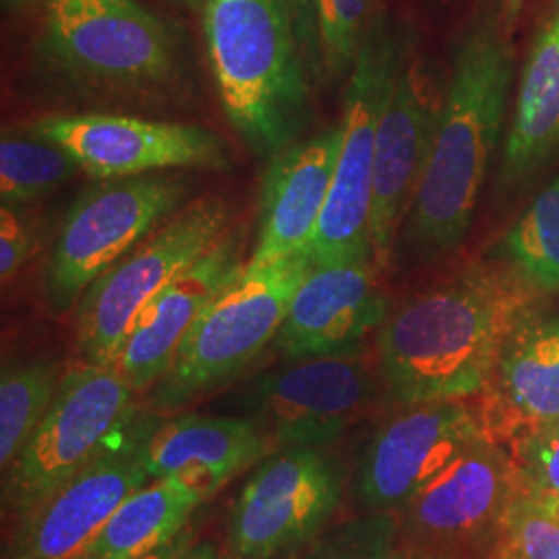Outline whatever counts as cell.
Listing matches in <instances>:
<instances>
[{
    "instance_id": "6da1fadb",
    "label": "cell",
    "mask_w": 559,
    "mask_h": 559,
    "mask_svg": "<svg viewBox=\"0 0 559 559\" xmlns=\"http://www.w3.org/2000/svg\"><path fill=\"white\" fill-rule=\"evenodd\" d=\"M545 293L506 260L477 261L388 313L378 371L399 404L477 399Z\"/></svg>"
},
{
    "instance_id": "7a4b0ae2",
    "label": "cell",
    "mask_w": 559,
    "mask_h": 559,
    "mask_svg": "<svg viewBox=\"0 0 559 559\" xmlns=\"http://www.w3.org/2000/svg\"><path fill=\"white\" fill-rule=\"evenodd\" d=\"M512 80L514 52L498 21H473L456 46L433 150L404 222L402 242L420 260L440 258L466 237L500 143Z\"/></svg>"
},
{
    "instance_id": "3957f363",
    "label": "cell",
    "mask_w": 559,
    "mask_h": 559,
    "mask_svg": "<svg viewBox=\"0 0 559 559\" xmlns=\"http://www.w3.org/2000/svg\"><path fill=\"white\" fill-rule=\"evenodd\" d=\"M205 44L222 106L245 143L274 156L307 120V67L284 0H205Z\"/></svg>"
},
{
    "instance_id": "277c9868",
    "label": "cell",
    "mask_w": 559,
    "mask_h": 559,
    "mask_svg": "<svg viewBox=\"0 0 559 559\" xmlns=\"http://www.w3.org/2000/svg\"><path fill=\"white\" fill-rule=\"evenodd\" d=\"M41 57L73 87L158 98L180 78L179 40L138 0H46Z\"/></svg>"
},
{
    "instance_id": "5b68a950",
    "label": "cell",
    "mask_w": 559,
    "mask_h": 559,
    "mask_svg": "<svg viewBox=\"0 0 559 559\" xmlns=\"http://www.w3.org/2000/svg\"><path fill=\"white\" fill-rule=\"evenodd\" d=\"M309 267V251L263 267L245 263L182 340L170 369L152 388V406L177 411L239 378L278 336Z\"/></svg>"
},
{
    "instance_id": "8992f818",
    "label": "cell",
    "mask_w": 559,
    "mask_h": 559,
    "mask_svg": "<svg viewBox=\"0 0 559 559\" xmlns=\"http://www.w3.org/2000/svg\"><path fill=\"white\" fill-rule=\"evenodd\" d=\"M135 390L117 365L69 369L40 425L2 471V508L25 519L106 450L133 413Z\"/></svg>"
},
{
    "instance_id": "52a82bcc",
    "label": "cell",
    "mask_w": 559,
    "mask_h": 559,
    "mask_svg": "<svg viewBox=\"0 0 559 559\" xmlns=\"http://www.w3.org/2000/svg\"><path fill=\"white\" fill-rule=\"evenodd\" d=\"M406 40L383 17H376L348 75L340 147L330 198L309 247L311 263L371 255L373 168L381 112L392 92Z\"/></svg>"
},
{
    "instance_id": "ba28073f",
    "label": "cell",
    "mask_w": 559,
    "mask_h": 559,
    "mask_svg": "<svg viewBox=\"0 0 559 559\" xmlns=\"http://www.w3.org/2000/svg\"><path fill=\"white\" fill-rule=\"evenodd\" d=\"M228 218L224 198L201 195L108 267L75 309L83 359L115 365L145 305L226 237Z\"/></svg>"
},
{
    "instance_id": "9c48e42d",
    "label": "cell",
    "mask_w": 559,
    "mask_h": 559,
    "mask_svg": "<svg viewBox=\"0 0 559 559\" xmlns=\"http://www.w3.org/2000/svg\"><path fill=\"white\" fill-rule=\"evenodd\" d=\"M189 193V179L173 170L106 179L85 189L64 216L46 267L50 309L62 316L78 307L85 290L170 221Z\"/></svg>"
},
{
    "instance_id": "30bf717a",
    "label": "cell",
    "mask_w": 559,
    "mask_h": 559,
    "mask_svg": "<svg viewBox=\"0 0 559 559\" xmlns=\"http://www.w3.org/2000/svg\"><path fill=\"white\" fill-rule=\"evenodd\" d=\"M346 466L330 445L267 454L235 501L228 545L237 559H280L320 537L338 514Z\"/></svg>"
},
{
    "instance_id": "8fae6325",
    "label": "cell",
    "mask_w": 559,
    "mask_h": 559,
    "mask_svg": "<svg viewBox=\"0 0 559 559\" xmlns=\"http://www.w3.org/2000/svg\"><path fill=\"white\" fill-rule=\"evenodd\" d=\"M378 378L362 353L293 359L249 381L235 406L278 448L332 445L373 404Z\"/></svg>"
},
{
    "instance_id": "7c38bea8",
    "label": "cell",
    "mask_w": 559,
    "mask_h": 559,
    "mask_svg": "<svg viewBox=\"0 0 559 559\" xmlns=\"http://www.w3.org/2000/svg\"><path fill=\"white\" fill-rule=\"evenodd\" d=\"M520 498L508 448L483 436L400 510L404 545L460 559L487 558L501 520Z\"/></svg>"
},
{
    "instance_id": "4fadbf2b",
    "label": "cell",
    "mask_w": 559,
    "mask_h": 559,
    "mask_svg": "<svg viewBox=\"0 0 559 559\" xmlns=\"http://www.w3.org/2000/svg\"><path fill=\"white\" fill-rule=\"evenodd\" d=\"M485 436L477 404H404L373 433L359 460L355 493L367 512H400L420 489Z\"/></svg>"
},
{
    "instance_id": "5bb4252c",
    "label": "cell",
    "mask_w": 559,
    "mask_h": 559,
    "mask_svg": "<svg viewBox=\"0 0 559 559\" xmlns=\"http://www.w3.org/2000/svg\"><path fill=\"white\" fill-rule=\"evenodd\" d=\"M443 92L445 87L440 90L423 62L406 50L381 112L376 143L369 237L378 267H388L394 258L400 228L419 193L440 124Z\"/></svg>"
},
{
    "instance_id": "9a60e30c",
    "label": "cell",
    "mask_w": 559,
    "mask_h": 559,
    "mask_svg": "<svg viewBox=\"0 0 559 559\" xmlns=\"http://www.w3.org/2000/svg\"><path fill=\"white\" fill-rule=\"evenodd\" d=\"M64 147L94 179H122L179 168L226 170L221 138L191 124L122 115H50L29 124Z\"/></svg>"
},
{
    "instance_id": "2e32d148",
    "label": "cell",
    "mask_w": 559,
    "mask_h": 559,
    "mask_svg": "<svg viewBox=\"0 0 559 559\" xmlns=\"http://www.w3.org/2000/svg\"><path fill=\"white\" fill-rule=\"evenodd\" d=\"M156 420L129 427L127 441L106 448L57 493L17 522L4 559H75L100 535L120 503L147 480L145 440Z\"/></svg>"
},
{
    "instance_id": "e0dca14e",
    "label": "cell",
    "mask_w": 559,
    "mask_h": 559,
    "mask_svg": "<svg viewBox=\"0 0 559 559\" xmlns=\"http://www.w3.org/2000/svg\"><path fill=\"white\" fill-rule=\"evenodd\" d=\"M371 255L311 263L274 340L288 360L362 353L388 318Z\"/></svg>"
},
{
    "instance_id": "ac0fdd59",
    "label": "cell",
    "mask_w": 559,
    "mask_h": 559,
    "mask_svg": "<svg viewBox=\"0 0 559 559\" xmlns=\"http://www.w3.org/2000/svg\"><path fill=\"white\" fill-rule=\"evenodd\" d=\"M338 147L340 124L272 156L261 180L258 237L247 267L309 251L330 198Z\"/></svg>"
},
{
    "instance_id": "d6986e66",
    "label": "cell",
    "mask_w": 559,
    "mask_h": 559,
    "mask_svg": "<svg viewBox=\"0 0 559 559\" xmlns=\"http://www.w3.org/2000/svg\"><path fill=\"white\" fill-rule=\"evenodd\" d=\"M245 263L239 239L224 237L145 305L115 362L135 392L150 390L164 378L203 309Z\"/></svg>"
},
{
    "instance_id": "ffe728a7",
    "label": "cell",
    "mask_w": 559,
    "mask_h": 559,
    "mask_svg": "<svg viewBox=\"0 0 559 559\" xmlns=\"http://www.w3.org/2000/svg\"><path fill=\"white\" fill-rule=\"evenodd\" d=\"M477 411L485 436L501 445L559 419V316L537 313L510 338Z\"/></svg>"
},
{
    "instance_id": "44dd1931",
    "label": "cell",
    "mask_w": 559,
    "mask_h": 559,
    "mask_svg": "<svg viewBox=\"0 0 559 559\" xmlns=\"http://www.w3.org/2000/svg\"><path fill=\"white\" fill-rule=\"evenodd\" d=\"M270 445L247 417L180 415L152 427L145 440V468L150 479H179L207 500L226 480L265 459Z\"/></svg>"
},
{
    "instance_id": "7402d4cb",
    "label": "cell",
    "mask_w": 559,
    "mask_h": 559,
    "mask_svg": "<svg viewBox=\"0 0 559 559\" xmlns=\"http://www.w3.org/2000/svg\"><path fill=\"white\" fill-rule=\"evenodd\" d=\"M558 150L559 9L540 27L522 69L501 156V187L514 189L526 185Z\"/></svg>"
},
{
    "instance_id": "603a6c76",
    "label": "cell",
    "mask_w": 559,
    "mask_h": 559,
    "mask_svg": "<svg viewBox=\"0 0 559 559\" xmlns=\"http://www.w3.org/2000/svg\"><path fill=\"white\" fill-rule=\"evenodd\" d=\"M203 498L166 477L122 501L100 535L83 551L112 559L143 558L182 537V528Z\"/></svg>"
},
{
    "instance_id": "cb8c5ba5",
    "label": "cell",
    "mask_w": 559,
    "mask_h": 559,
    "mask_svg": "<svg viewBox=\"0 0 559 559\" xmlns=\"http://www.w3.org/2000/svg\"><path fill=\"white\" fill-rule=\"evenodd\" d=\"M60 360L4 359L0 373V466L7 471L59 392Z\"/></svg>"
},
{
    "instance_id": "d4e9b609",
    "label": "cell",
    "mask_w": 559,
    "mask_h": 559,
    "mask_svg": "<svg viewBox=\"0 0 559 559\" xmlns=\"http://www.w3.org/2000/svg\"><path fill=\"white\" fill-rule=\"evenodd\" d=\"M78 160L59 143L27 127L4 129L0 140V200L23 205L60 189L80 173Z\"/></svg>"
},
{
    "instance_id": "484cf974",
    "label": "cell",
    "mask_w": 559,
    "mask_h": 559,
    "mask_svg": "<svg viewBox=\"0 0 559 559\" xmlns=\"http://www.w3.org/2000/svg\"><path fill=\"white\" fill-rule=\"evenodd\" d=\"M503 253L545 295L559 297V175L506 235Z\"/></svg>"
},
{
    "instance_id": "4316f807",
    "label": "cell",
    "mask_w": 559,
    "mask_h": 559,
    "mask_svg": "<svg viewBox=\"0 0 559 559\" xmlns=\"http://www.w3.org/2000/svg\"><path fill=\"white\" fill-rule=\"evenodd\" d=\"M399 543V512H367L323 531L295 559H394Z\"/></svg>"
},
{
    "instance_id": "83f0119b",
    "label": "cell",
    "mask_w": 559,
    "mask_h": 559,
    "mask_svg": "<svg viewBox=\"0 0 559 559\" xmlns=\"http://www.w3.org/2000/svg\"><path fill=\"white\" fill-rule=\"evenodd\" d=\"M373 20V0H320L321 75L332 80L350 75Z\"/></svg>"
},
{
    "instance_id": "f1b7e54d",
    "label": "cell",
    "mask_w": 559,
    "mask_h": 559,
    "mask_svg": "<svg viewBox=\"0 0 559 559\" xmlns=\"http://www.w3.org/2000/svg\"><path fill=\"white\" fill-rule=\"evenodd\" d=\"M487 559H559V510L520 496L501 520Z\"/></svg>"
},
{
    "instance_id": "f546056e",
    "label": "cell",
    "mask_w": 559,
    "mask_h": 559,
    "mask_svg": "<svg viewBox=\"0 0 559 559\" xmlns=\"http://www.w3.org/2000/svg\"><path fill=\"white\" fill-rule=\"evenodd\" d=\"M519 475L520 496L559 510V419L506 445Z\"/></svg>"
},
{
    "instance_id": "4dcf8cb0",
    "label": "cell",
    "mask_w": 559,
    "mask_h": 559,
    "mask_svg": "<svg viewBox=\"0 0 559 559\" xmlns=\"http://www.w3.org/2000/svg\"><path fill=\"white\" fill-rule=\"evenodd\" d=\"M34 251V233L15 205L0 207V280L2 284L17 276Z\"/></svg>"
},
{
    "instance_id": "1f68e13d",
    "label": "cell",
    "mask_w": 559,
    "mask_h": 559,
    "mask_svg": "<svg viewBox=\"0 0 559 559\" xmlns=\"http://www.w3.org/2000/svg\"><path fill=\"white\" fill-rule=\"evenodd\" d=\"M293 29L299 41L300 55L309 75H321L320 36H318V9L320 0H284Z\"/></svg>"
},
{
    "instance_id": "d6a6232c",
    "label": "cell",
    "mask_w": 559,
    "mask_h": 559,
    "mask_svg": "<svg viewBox=\"0 0 559 559\" xmlns=\"http://www.w3.org/2000/svg\"><path fill=\"white\" fill-rule=\"evenodd\" d=\"M189 547V537H180V539L175 540V543H170V545H166V547H162L158 551H154V554H147V556H143V558L135 559H175L179 554H182L185 549ZM75 559H112V558H102V556H92V554H81Z\"/></svg>"
},
{
    "instance_id": "836d02e7",
    "label": "cell",
    "mask_w": 559,
    "mask_h": 559,
    "mask_svg": "<svg viewBox=\"0 0 559 559\" xmlns=\"http://www.w3.org/2000/svg\"><path fill=\"white\" fill-rule=\"evenodd\" d=\"M175 559H224L218 547L214 543H207L203 540L200 545H189L182 554H179Z\"/></svg>"
},
{
    "instance_id": "e575fe53",
    "label": "cell",
    "mask_w": 559,
    "mask_h": 559,
    "mask_svg": "<svg viewBox=\"0 0 559 559\" xmlns=\"http://www.w3.org/2000/svg\"><path fill=\"white\" fill-rule=\"evenodd\" d=\"M394 559H456L448 554L431 551V549H420V547H411V545H400L399 554Z\"/></svg>"
},
{
    "instance_id": "d590c367",
    "label": "cell",
    "mask_w": 559,
    "mask_h": 559,
    "mask_svg": "<svg viewBox=\"0 0 559 559\" xmlns=\"http://www.w3.org/2000/svg\"><path fill=\"white\" fill-rule=\"evenodd\" d=\"M36 0H2V4H4V9H9V11H20V9H27L29 4H34Z\"/></svg>"
},
{
    "instance_id": "8d00e7d4",
    "label": "cell",
    "mask_w": 559,
    "mask_h": 559,
    "mask_svg": "<svg viewBox=\"0 0 559 559\" xmlns=\"http://www.w3.org/2000/svg\"><path fill=\"white\" fill-rule=\"evenodd\" d=\"M524 0H508V11L514 15V13H519L520 4H522Z\"/></svg>"
},
{
    "instance_id": "74e56055",
    "label": "cell",
    "mask_w": 559,
    "mask_h": 559,
    "mask_svg": "<svg viewBox=\"0 0 559 559\" xmlns=\"http://www.w3.org/2000/svg\"><path fill=\"white\" fill-rule=\"evenodd\" d=\"M179 2H185V4H198L200 0H179Z\"/></svg>"
}]
</instances>
